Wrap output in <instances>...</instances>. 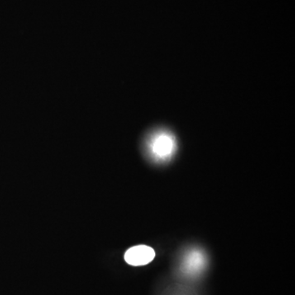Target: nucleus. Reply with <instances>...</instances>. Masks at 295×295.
<instances>
[{"mask_svg": "<svg viewBox=\"0 0 295 295\" xmlns=\"http://www.w3.org/2000/svg\"><path fill=\"white\" fill-rule=\"evenodd\" d=\"M177 146L176 138L168 130L154 131L146 142L148 155L158 163L168 162L177 151Z\"/></svg>", "mask_w": 295, "mask_h": 295, "instance_id": "f257e3e1", "label": "nucleus"}, {"mask_svg": "<svg viewBox=\"0 0 295 295\" xmlns=\"http://www.w3.org/2000/svg\"><path fill=\"white\" fill-rule=\"evenodd\" d=\"M155 258V251L147 245H137L128 249L125 253V260L129 265L139 267L151 263Z\"/></svg>", "mask_w": 295, "mask_h": 295, "instance_id": "f03ea898", "label": "nucleus"}, {"mask_svg": "<svg viewBox=\"0 0 295 295\" xmlns=\"http://www.w3.org/2000/svg\"><path fill=\"white\" fill-rule=\"evenodd\" d=\"M204 266V255L199 250L194 249L186 255L183 263V271L186 274L193 276L199 273Z\"/></svg>", "mask_w": 295, "mask_h": 295, "instance_id": "7ed1b4c3", "label": "nucleus"}]
</instances>
